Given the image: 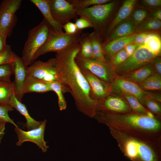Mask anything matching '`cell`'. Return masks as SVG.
<instances>
[{
  "instance_id": "cell-31",
  "label": "cell",
  "mask_w": 161,
  "mask_h": 161,
  "mask_svg": "<svg viewBox=\"0 0 161 161\" xmlns=\"http://www.w3.org/2000/svg\"><path fill=\"white\" fill-rule=\"evenodd\" d=\"M118 94L122 96L126 100L133 112L141 114H148L150 112L134 96L124 93Z\"/></svg>"
},
{
  "instance_id": "cell-26",
  "label": "cell",
  "mask_w": 161,
  "mask_h": 161,
  "mask_svg": "<svg viewBox=\"0 0 161 161\" xmlns=\"http://www.w3.org/2000/svg\"><path fill=\"white\" fill-rule=\"evenodd\" d=\"M78 43L80 50L78 55L83 58H92V49L89 38V33L86 32L82 33Z\"/></svg>"
},
{
  "instance_id": "cell-22",
  "label": "cell",
  "mask_w": 161,
  "mask_h": 161,
  "mask_svg": "<svg viewBox=\"0 0 161 161\" xmlns=\"http://www.w3.org/2000/svg\"><path fill=\"white\" fill-rule=\"evenodd\" d=\"M136 27L133 22L129 18L117 26L102 43L108 42L117 38L132 35L134 33Z\"/></svg>"
},
{
  "instance_id": "cell-42",
  "label": "cell",
  "mask_w": 161,
  "mask_h": 161,
  "mask_svg": "<svg viewBox=\"0 0 161 161\" xmlns=\"http://www.w3.org/2000/svg\"><path fill=\"white\" fill-rule=\"evenodd\" d=\"M66 33L73 34L76 33L78 30L75 23L69 22L62 26Z\"/></svg>"
},
{
  "instance_id": "cell-32",
  "label": "cell",
  "mask_w": 161,
  "mask_h": 161,
  "mask_svg": "<svg viewBox=\"0 0 161 161\" xmlns=\"http://www.w3.org/2000/svg\"><path fill=\"white\" fill-rule=\"evenodd\" d=\"M149 11L145 9L136 6L133 10L129 17L133 22L136 27L149 16Z\"/></svg>"
},
{
  "instance_id": "cell-28",
  "label": "cell",
  "mask_w": 161,
  "mask_h": 161,
  "mask_svg": "<svg viewBox=\"0 0 161 161\" xmlns=\"http://www.w3.org/2000/svg\"><path fill=\"white\" fill-rule=\"evenodd\" d=\"M14 83L0 80V105H9L11 95L14 93Z\"/></svg>"
},
{
  "instance_id": "cell-27",
  "label": "cell",
  "mask_w": 161,
  "mask_h": 161,
  "mask_svg": "<svg viewBox=\"0 0 161 161\" xmlns=\"http://www.w3.org/2000/svg\"><path fill=\"white\" fill-rule=\"evenodd\" d=\"M137 84L145 91L160 90L161 75L156 73Z\"/></svg>"
},
{
  "instance_id": "cell-24",
  "label": "cell",
  "mask_w": 161,
  "mask_h": 161,
  "mask_svg": "<svg viewBox=\"0 0 161 161\" xmlns=\"http://www.w3.org/2000/svg\"><path fill=\"white\" fill-rule=\"evenodd\" d=\"M93 52L92 58L95 60L106 62L102 49V42L100 35L93 31L89 33Z\"/></svg>"
},
{
  "instance_id": "cell-33",
  "label": "cell",
  "mask_w": 161,
  "mask_h": 161,
  "mask_svg": "<svg viewBox=\"0 0 161 161\" xmlns=\"http://www.w3.org/2000/svg\"><path fill=\"white\" fill-rule=\"evenodd\" d=\"M77 11L92 6L110 2L111 0H68Z\"/></svg>"
},
{
  "instance_id": "cell-40",
  "label": "cell",
  "mask_w": 161,
  "mask_h": 161,
  "mask_svg": "<svg viewBox=\"0 0 161 161\" xmlns=\"http://www.w3.org/2000/svg\"><path fill=\"white\" fill-rule=\"evenodd\" d=\"M78 30L88 28H92L89 22L86 19L80 17L76 19L75 23Z\"/></svg>"
},
{
  "instance_id": "cell-13",
  "label": "cell",
  "mask_w": 161,
  "mask_h": 161,
  "mask_svg": "<svg viewBox=\"0 0 161 161\" xmlns=\"http://www.w3.org/2000/svg\"><path fill=\"white\" fill-rule=\"evenodd\" d=\"M47 120H44L37 128L27 131H24L18 127H15L18 141L16 142L17 146H21L25 141L32 142L37 145L43 153L47 151L49 146L46 145L47 142L44 139V132Z\"/></svg>"
},
{
  "instance_id": "cell-43",
  "label": "cell",
  "mask_w": 161,
  "mask_h": 161,
  "mask_svg": "<svg viewBox=\"0 0 161 161\" xmlns=\"http://www.w3.org/2000/svg\"><path fill=\"white\" fill-rule=\"evenodd\" d=\"M156 72L161 74V58L160 56L154 59L150 63Z\"/></svg>"
},
{
  "instance_id": "cell-45",
  "label": "cell",
  "mask_w": 161,
  "mask_h": 161,
  "mask_svg": "<svg viewBox=\"0 0 161 161\" xmlns=\"http://www.w3.org/2000/svg\"><path fill=\"white\" fill-rule=\"evenodd\" d=\"M7 36L6 34L0 32V54L5 50L7 44L6 39Z\"/></svg>"
},
{
  "instance_id": "cell-21",
  "label": "cell",
  "mask_w": 161,
  "mask_h": 161,
  "mask_svg": "<svg viewBox=\"0 0 161 161\" xmlns=\"http://www.w3.org/2000/svg\"><path fill=\"white\" fill-rule=\"evenodd\" d=\"M156 73L153 67L149 64L129 73L118 76L138 84Z\"/></svg>"
},
{
  "instance_id": "cell-29",
  "label": "cell",
  "mask_w": 161,
  "mask_h": 161,
  "mask_svg": "<svg viewBox=\"0 0 161 161\" xmlns=\"http://www.w3.org/2000/svg\"><path fill=\"white\" fill-rule=\"evenodd\" d=\"M142 45L152 52L160 55L161 39L158 32H154L149 35Z\"/></svg>"
},
{
  "instance_id": "cell-23",
  "label": "cell",
  "mask_w": 161,
  "mask_h": 161,
  "mask_svg": "<svg viewBox=\"0 0 161 161\" xmlns=\"http://www.w3.org/2000/svg\"><path fill=\"white\" fill-rule=\"evenodd\" d=\"M52 91L47 84L27 75L23 88L24 94L30 92L44 93Z\"/></svg>"
},
{
  "instance_id": "cell-1",
  "label": "cell",
  "mask_w": 161,
  "mask_h": 161,
  "mask_svg": "<svg viewBox=\"0 0 161 161\" xmlns=\"http://www.w3.org/2000/svg\"><path fill=\"white\" fill-rule=\"evenodd\" d=\"M80 50L78 42L56 53L55 58L59 82L71 94L78 109L94 118L96 102L91 98L89 85L75 61Z\"/></svg>"
},
{
  "instance_id": "cell-30",
  "label": "cell",
  "mask_w": 161,
  "mask_h": 161,
  "mask_svg": "<svg viewBox=\"0 0 161 161\" xmlns=\"http://www.w3.org/2000/svg\"><path fill=\"white\" fill-rule=\"evenodd\" d=\"M48 86L56 94L58 97V102L59 110L62 111L66 109V101L64 94L66 92L61 83L58 81H55L47 83Z\"/></svg>"
},
{
  "instance_id": "cell-2",
  "label": "cell",
  "mask_w": 161,
  "mask_h": 161,
  "mask_svg": "<svg viewBox=\"0 0 161 161\" xmlns=\"http://www.w3.org/2000/svg\"><path fill=\"white\" fill-rule=\"evenodd\" d=\"M94 118L131 136L161 143V119L151 112L141 114L96 110Z\"/></svg>"
},
{
  "instance_id": "cell-37",
  "label": "cell",
  "mask_w": 161,
  "mask_h": 161,
  "mask_svg": "<svg viewBox=\"0 0 161 161\" xmlns=\"http://www.w3.org/2000/svg\"><path fill=\"white\" fill-rule=\"evenodd\" d=\"M13 73V62L0 65V80L11 81L10 78Z\"/></svg>"
},
{
  "instance_id": "cell-38",
  "label": "cell",
  "mask_w": 161,
  "mask_h": 161,
  "mask_svg": "<svg viewBox=\"0 0 161 161\" xmlns=\"http://www.w3.org/2000/svg\"><path fill=\"white\" fill-rule=\"evenodd\" d=\"M13 108L9 105H0V120L13 124L15 127H18L8 115V112L12 111Z\"/></svg>"
},
{
  "instance_id": "cell-41",
  "label": "cell",
  "mask_w": 161,
  "mask_h": 161,
  "mask_svg": "<svg viewBox=\"0 0 161 161\" xmlns=\"http://www.w3.org/2000/svg\"><path fill=\"white\" fill-rule=\"evenodd\" d=\"M154 32H147L137 33L134 42L139 46L142 45L147 37L152 33Z\"/></svg>"
},
{
  "instance_id": "cell-3",
  "label": "cell",
  "mask_w": 161,
  "mask_h": 161,
  "mask_svg": "<svg viewBox=\"0 0 161 161\" xmlns=\"http://www.w3.org/2000/svg\"><path fill=\"white\" fill-rule=\"evenodd\" d=\"M108 127L120 150L131 160L161 161V143L135 137Z\"/></svg>"
},
{
  "instance_id": "cell-34",
  "label": "cell",
  "mask_w": 161,
  "mask_h": 161,
  "mask_svg": "<svg viewBox=\"0 0 161 161\" xmlns=\"http://www.w3.org/2000/svg\"><path fill=\"white\" fill-rule=\"evenodd\" d=\"M159 102L145 97L144 99V105L153 114L161 118V107Z\"/></svg>"
},
{
  "instance_id": "cell-11",
  "label": "cell",
  "mask_w": 161,
  "mask_h": 161,
  "mask_svg": "<svg viewBox=\"0 0 161 161\" xmlns=\"http://www.w3.org/2000/svg\"><path fill=\"white\" fill-rule=\"evenodd\" d=\"M112 93H124L136 97L144 105V99L145 97L154 99L156 95L143 90L136 83L117 76L110 83Z\"/></svg>"
},
{
  "instance_id": "cell-7",
  "label": "cell",
  "mask_w": 161,
  "mask_h": 161,
  "mask_svg": "<svg viewBox=\"0 0 161 161\" xmlns=\"http://www.w3.org/2000/svg\"><path fill=\"white\" fill-rule=\"evenodd\" d=\"M160 56L152 52L143 45H139L134 54L115 69L117 76L126 74L150 64Z\"/></svg>"
},
{
  "instance_id": "cell-4",
  "label": "cell",
  "mask_w": 161,
  "mask_h": 161,
  "mask_svg": "<svg viewBox=\"0 0 161 161\" xmlns=\"http://www.w3.org/2000/svg\"><path fill=\"white\" fill-rule=\"evenodd\" d=\"M117 1L95 5L77 11L78 16L87 19L94 32L99 35L102 40L104 33L111 21V19L117 4Z\"/></svg>"
},
{
  "instance_id": "cell-5",
  "label": "cell",
  "mask_w": 161,
  "mask_h": 161,
  "mask_svg": "<svg viewBox=\"0 0 161 161\" xmlns=\"http://www.w3.org/2000/svg\"><path fill=\"white\" fill-rule=\"evenodd\" d=\"M52 30L49 24L43 19L38 25L30 30L21 58L26 66L34 62L35 55L45 44Z\"/></svg>"
},
{
  "instance_id": "cell-20",
  "label": "cell",
  "mask_w": 161,
  "mask_h": 161,
  "mask_svg": "<svg viewBox=\"0 0 161 161\" xmlns=\"http://www.w3.org/2000/svg\"><path fill=\"white\" fill-rule=\"evenodd\" d=\"M40 10L45 20L55 31L63 32L62 26L53 18L50 11L49 0H31Z\"/></svg>"
},
{
  "instance_id": "cell-8",
  "label": "cell",
  "mask_w": 161,
  "mask_h": 161,
  "mask_svg": "<svg viewBox=\"0 0 161 161\" xmlns=\"http://www.w3.org/2000/svg\"><path fill=\"white\" fill-rule=\"evenodd\" d=\"M75 61L80 68L89 71L100 79L110 83L117 76L113 67L109 62H103L83 58L78 54Z\"/></svg>"
},
{
  "instance_id": "cell-46",
  "label": "cell",
  "mask_w": 161,
  "mask_h": 161,
  "mask_svg": "<svg viewBox=\"0 0 161 161\" xmlns=\"http://www.w3.org/2000/svg\"><path fill=\"white\" fill-rule=\"evenodd\" d=\"M148 17L157 20L161 21V8H158L151 11V13H149Z\"/></svg>"
},
{
  "instance_id": "cell-19",
  "label": "cell",
  "mask_w": 161,
  "mask_h": 161,
  "mask_svg": "<svg viewBox=\"0 0 161 161\" xmlns=\"http://www.w3.org/2000/svg\"><path fill=\"white\" fill-rule=\"evenodd\" d=\"M9 105L15 109L25 117L26 120L25 126L27 131L37 128L41 123L42 121H36L30 116L25 105L18 99L14 93L11 96Z\"/></svg>"
},
{
  "instance_id": "cell-47",
  "label": "cell",
  "mask_w": 161,
  "mask_h": 161,
  "mask_svg": "<svg viewBox=\"0 0 161 161\" xmlns=\"http://www.w3.org/2000/svg\"><path fill=\"white\" fill-rule=\"evenodd\" d=\"M6 123L5 122L0 120V144L1 140L4 134L5 124Z\"/></svg>"
},
{
  "instance_id": "cell-35",
  "label": "cell",
  "mask_w": 161,
  "mask_h": 161,
  "mask_svg": "<svg viewBox=\"0 0 161 161\" xmlns=\"http://www.w3.org/2000/svg\"><path fill=\"white\" fill-rule=\"evenodd\" d=\"M17 55L12 51L10 46L7 45L4 51L0 54V65L13 62Z\"/></svg>"
},
{
  "instance_id": "cell-16",
  "label": "cell",
  "mask_w": 161,
  "mask_h": 161,
  "mask_svg": "<svg viewBox=\"0 0 161 161\" xmlns=\"http://www.w3.org/2000/svg\"><path fill=\"white\" fill-rule=\"evenodd\" d=\"M13 73L15 77L14 83V93L20 101L24 94L23 88L27 75V67L24 64L21 58L17 55L13 62Z\"/></svg>"
},
{
  "instance_id": "cell-36",
  "label": "cell",
  "mask_w": 161,
  "mask_h": 161,
  "mask_svg": "<svg viewBox=\"0 0 161 161\" xmlns=\"http://www.w3.org/2000/svg\"><path fill=\"white\" fill-rule=\"evenodd\" d=\"M129 57L124 48L115 54L109 61L111 64L115 68L125 61Z\"/></svg>"
},
{
  "instance_id": "cell-15",
  "label": "cell",
  "mask_w": 161,
  "mask_h": 161,
  "mask_svg": "<svg viewBox=\"0 0 161 161\" xmlns=\"http://www.w3.org/2000/svg\"><path fill=\"white\" fill-rule=\"evenodd\" d=\"M96 110L117 113L133 112L124 98L112 93L103 100L96 102Z\"/></svg>"
},
{
  "instance_id": "cell-14",
  "label": "cell",
  "mask_w": 161,
  "mask_h": 161,
  "mask_svg": "<svg viewBox=\"0 0 161 161\" xmlns=\"http://www.w3.org/2000/svg\"><path fill=\"white\" fill-rule=\"evenodd\" d=\"M80 69L89 85L91 97L94 101L97 102L101 100L112 93L110 83L102 80L87 70Z\"/></svg>"
},
{
  "instance_id": "cell-9",
  "label": "cell",
  "mask_w": 161,
  "mask_h": 161,
  "mask_svg": "<svg viewBox=\"0 0 161 161\" xmlns=\"http://www.w3.org/2000/svg\"><path fill=\"white\" fill-rule=\"evenodd\" d=\"M27 75L45 83L59 82L55 58L45 62L39 60L34 61L27 67Z\"/></svg>"
},
{
  "instance_id": "cell-18",
  "label": "cell",
  "mask_w": 161,
  "mask_h": 161,
  "mask_svg": "<svg viewBox=\"0 0 161 161\" xmlns=\"http://www.w3.org/2000/svg\"><path fill=\"white\" fill-rule=\"evenodd\" d=\"M137 33L120 37L108 42L102 43V49L104 57L108 61L117 52L123 49L128 44L134 42Z\"/></svg>"
},
{
  "instance_id": "cell-17",
  "label": "cell",
  "mask_w": 161,
  "mask_h": 161,
  "mask_svg": "<svg viewBox=\"0 0 161 161\" xmlns=\"http://www.w3.org/2000/svg\"><path fill=\"white\" fill-rule=\"evenodd\" d=\"M138 1L137 0H126L124 1L116 16L111 21L106 28L102 37V41L103 39H105V41L117 26L129 18L136 6Z\"/></svg>"
},
{
  "instance_id": "cell-39",
  "label": "cell",
  "mask_w": 161,
  "mask_h": 161,
  "mask_svg": "<svg viewBox=\"0 0 161 161\" xmlns=\"http://www.w3.org/2000/svg\"><path fill=\"white\" fill-rule=\"evenodd\" d=\"M140 4L143 7L149 11H151L156 9L160 8L161 5V0H142L140 1Z\"/></svg>"
},
{
  "instance_id": "cell-25",
  "label": "cell",
  "mask_w": 161,
  "mask_h": 161,
  "mask_svg": "<svg viewBox=\"0 0 161 161\" xmlns=\"http://www.w3.org/2000/svg\"><path fill=\"white\" fill-rule=\"evenodd\" d=\"M161 27V21L148 17L136 27L134 33L147 32H158Z\"/></svg>"
},
{
  "instance_id": "cell-12",
  "label": "cell",
  "mask_w": 161,
  "mask_h": 161,
  "mask_svg": "<svg viewBox=\"0 0 161 161\" xmlns=\"http://www.w3.org/2000/svg\"><path fill=\"white\" fill-rule=\"evenodd\" d=\"M49 1L53 18L61 26L77 18V11L68 0H49Z\"/></svg>"
},
{
  "instance_id": "cell-6",
  "label": "cell",
  "mask_w": 161,
  "mask_h": 161,
  "mask_svg": "<svg viewBox=\"0 0 161 161\" xmlns=\"http://www.w3.org/2000/svg\"><path fill=\"white\" fill-rule=\"evenodd\" d=\"M82 31V30H78L74 34H69L52 30L45 44L35 55V60L38 57L47 52H54L57 53L78 43Z\"/></svg>"
},
{
  "instance_id": "cell-10",
  "label": "cell",
  "mask_w": 161,
  "mask_h": 161,
  "mask_svg": "<svg viewBox=\"0 0 161 161\" xmlns=\"http://www.w3.org/2000/svg\"><path fill=\"white\" fill-rule=\"evenodd\" d=\"M21 0H3L0 5V32L10 36L16 25V12L21 4Z\"/></svg>"
},
{
  "instance_id": "cell-44",
  "label": "cell",
  "mask_w": 161,
  "mask_h": 161,
  "mask_svg": "<svg viewBox=\"0 0 161 161\" xmlns=\"http://www.w3.org/2000/svg\"><path fill=\"white\" fill-rule=\"evenodd\" d=\"M139 46L133 42L127 45L124 48L129 57L132 55Z\"/></svg>"
}]
</instances>
